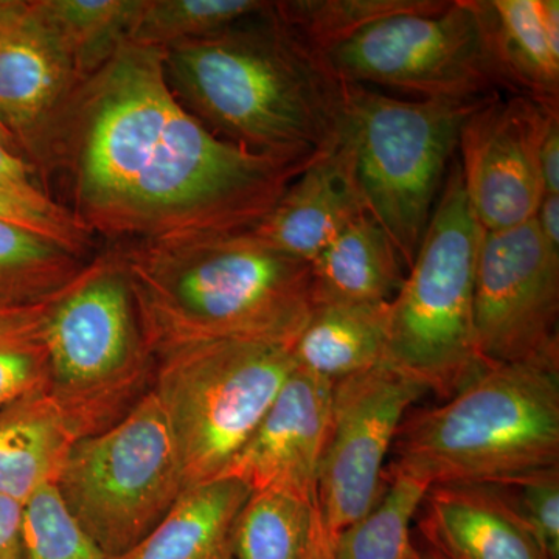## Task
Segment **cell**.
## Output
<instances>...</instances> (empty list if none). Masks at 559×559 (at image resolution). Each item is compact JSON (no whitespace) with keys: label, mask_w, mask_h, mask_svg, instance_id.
Masks as SVG:
<instances>
[{"label":"cell","mask_w":559,"mask_h":559,"mask_svg":"<svg viewBox=\"0 0 559 559\" xmlns=\"http://www.w3.org/2000/svg\"><path fill=\"white\" fill-rule=\"evenodd\" d=\"M316 156L218 138L171 91L164 50L124 43L73 95L51 175L64 171L69 210L94 237L123 245L252 229Z\"/></svg>","instance_id":"6da1fadb"},{"label":"cell","mask_w":559,"mask_h":559,"mask_svg":"<svg viewBox=\"0 0 559 559\" xmlns=\"http://www.w3.org/2000/svg\"><path fill=\"white\" fill-rule=\"evenodd\" d=\"M112 250L156 359L207 341L293 347L316 307L310 263L249 230L123 242Z\"/></svg>","instance_id":"7a4b0ae2"},{"label":"cell","mask_w":559,"mask_h":559,"mask_svg":"<svg viewBox=\"0 0 559 559\" xmlns=\"http://www.w3.org/2000/svg\"><path fill=\"white\" fill-rule=\"evenodd\" d=\"M178 100L218 138L255 153L312 157L340 140L344 83L266 10L164 50Z\"/></svg>","instance_id":"3957f363"},{"label":"cell","mask_w":559,"mask_h":559,"mask_svg":"<svg viewBox=\"0 0 559 559\" xmlns=\"http://www.w3.org/2000/svg\"><path fill=\"white\" fill-rule=\"evenodd\" d=\"M385 473L428 487L491 485L559 466V362L485 366L450 400L412 412Z\"/></svg>","instance_id":"277c9868"},{"label":"cell","mask_w":559,"mask_h":559,"mask_svg":"<svg viewBox=\"0 0 559 559\" xmlns=\"http://www.w3.org/2000/svg\"><path fill=\"white\" fill-rule=\"evenodd\" d=\"M46 340L47 393L76 440L112 428L153 389L157 359L112 248L58 294Z\"/></svg>","instance_id":"5b68a950"},{"label":"cell","mask_w":559,"mask_h":559,"mask_svg":"<svg viewBox=\"0 0 559 559\" xmlns=\"http://www.w3.org/2000/svg\"><path fill=\"white\" fill-rule=\"evenodd\" d=\"M484 229L452 160L417 257L389 307L384 362L447 401L481 369L474 275Z\"/></svg>","instance_id":"8992f818"},{"label":"cell","mask_w":559,"mask_h":559,"mask_svg":"<svg viewBox=\"0 0 559 559\" xmlns=\"http://www.w3.org/2000/svg\"><path fill=\"white\" fill-rule=\"evenodd\" d=\"M487 100H411L344 83L341 135L360 198L407 271L454 160L463 121Z\"/></svg>","instance_id":"52a82bcc"},{"label":"cell","mask_w":559,"mask_h":559,"mask_svg":"<svg viewBox=\"0 0 559 559\" xmlns=\"http://www.w3.org/2000/svg\"><path fill=\"white\" fill-rule=\"evenodd\" d=\"M296 370L290 347L207 341L157 358L153 393L170 425L187 488L218 479Z\"/></svg>","instance_id":"ba28073f"},{"label":"cell","mask_w":559,"mask_h":559,"mask_svg":"<svg viewBox=\"0 0 559 559\" xmlns=\"http://www.w3.org/2000/svg\"><path fill=\"white\" fill-rule=\"evenodd\" d=\"M55 487L70 516L110 558L142 543L186 489L153 390L112 428L76 440Z\"/></svg>","instance_id":"9c48e42d"},{"label":"cell","mask_w":559,"mask_h":559,"mask_svg":"<svg viewBox=\"0 0 559 559\" xmlns=\"http://www.w3.org/2000/svg\"><path fill=\"white\" fill-rule=\"evenodd\" d=\"M342 83L473 103L499 95L474 0L374 22L323 57Z\"/></svg>","instance_id":"30bf717a"},{"label":"cell","mask_w":559,"mask_h":559,"mask_svg":"<svg viewBox=\"0 0 559 559\" xmlns=\"http://www.w3.org/2000/svg\"><path fill=\"white\" fill-rule=\"evenodd\" d=\"M559 252L535 218L485 231L474 275L481 364L559 362Z\"/></svg>","instance_id":"8fae6325"},{"label":"cell","mask_w":559,"mask_h":559,"mask_svg":"<svg viewBox=\"0 0 559 559\" xmlns=\"http://www.w3.org/2000/svg\"><path fill=\"white\" fill-rule=\"evenodd\" d=\"M425 393L384 360L334 384L329 443L318 476V510L334 536L377 506L401 423Z\"/></svg>","instance_id":"7c38bea8"},{"label":"cell","mask_w":559,"mask_h":559,"mask_svg":"<svg viewBox=\"0 0 559 559\" xmlns=\"http://www.w3.org/2000/svg\"><path fill=\"white\" fill-rule=\"evenodd\" d=\"M83 81L36 0H0V130L43 183L51 176L62 117Z\"/></svg>","instance_id":"4fadbf2b"},{"label":"cell","mask_w":559,"mask_h":559,"mask_svg":"<svg viewBox=\"0 0 559 559\" xmlns=\"http://www.w3.org/2000/svg\"><path fill=\"white\" fill-rule=\"evenodd\" d=\"M555 114L559 105L495 95L463 121L457 145L463 189L485 231L535 218L544 198L539 142Z\"/></svg>","instance_id":"5bb4252c"},{"label":"cell","mask_w":559,"mask_h":559,"mask_svg":"<svg viewBox=\"0 0 559 559\" xmlns=\"http://www.w3.org/2000/svg\"><path fill=\"white\" fill-rule=\"evenodd\" d=\"M333 388L294 370L260 425L221 477L252 491L278 489L318 506V476L329 443Z\"/></svg>","instance_id":"9a60e30c"},{"label":"cell","mask_w":559,"mask_h":559,"mask_svg":"<svg viewBox=\"0 0 559 559\" xmlns=\"http://www.w3.org/2000/svg\"><path fill=\"white\" fill-rule=\"evenodd\" d=\"M364 215L367 209L352 157L340 135L286 187L274 207L249 231L271 248L311 263L345 227Z\"/></svg>","instance_id":"2e32d148"},{"label":"cell","mask_w":559,"mask_h":559,"mask_svg":"<svg viewBox=\"0 0 559 559\" xmlns=\"http://www.w3.org/2000/svg\"><path fill=\"white\" fill-rule=\"evenodd\" d=\"M419 510L426 546L447 559H549L506 489L430 487Z\"/></svg>","instance_id":"e0dca14e"},{"label":"cell","mask_w":559,"mask_h":559,"mask_svg":"<svg viewBox=\"0 0 559 559\" xmlns=\"http://www.w3.org/2000/svg\"><path fill=\"white\" fill-rule=\"evenodd\" d=\"M489 60L511 95L559 105L558 0H474Z\"/></svg>","instance_id":"ac0fdd59"},{"label":"cell","mask_w":559,"mask_h":559,"mask_svg":"<svg viewBox=\"0 0 559 559\" xmlns=\"http://www.w3.org/2000/svg\"><path fill=\"white\" fill-rule=\"evenodd\" d=\"M75 441L47 389L0 407V496L25 506L57 481Z\"/></svg>","instance_id":"d6986e66"},{"label":"cell","mask_w":559,"mask_h":559,"mask_svg":"<svg viewBox=\"0 0 559 559\" xmlns=\"http://www.w3.org/2000/svg\"><path fill=\"white\" fill-rule=\"evenodd\" d=\"M316 304H388L407 270L369 213L353 221L310 263Z\"/></svg>","instance_id":"ffe728a7"},{"label":"cell","mask_w":559,"mask_h":559,"mask_svg":"<svg viewBox=\"0 0 559 559\" xmlns=\"http://www.w3.org/2000/svg\"><path fill=\"white\" fill-rule=\"evenodd\" d=\"M388 304H316L290 347L296 369L336 384L384 359Z\"/></svg>","instance_id":"44dd1931"},{"label":"cell","mask_w":559,"mask_h":559,"mask_svg":"<svg viewBox=\"0 0 559 559\" xmlns=\"http://www.w3.org/2000/svg\"><path fill=\"white\" fill-rule=\"evenodd\" d=\"M250 489L221 477L183 489L148 536L114 559H229L231 528Z\"/></svg>","instance_id":"7402d4cb"},{"label":"cell","mask_w":559,"mask_h":559,"mask_svg":"<svg viewBox=\"0 0 559 559\" xmlns=\"http://www.w3.org/2000/svg\"><path fill=\"white\" fill-rule=\"evenodd\" d=\"M83 80L128 43L142 0H36Z\"/></svg>","instance_id":"603a6c76"},{"label":"cell","mask_w":559,"mask_h":559,"mask_svg":"<svg viewBox=\"0 0 559 559\" xmlns=\"http://www.w3.org/2000/svg\"><path fill=\"white\" fill-rule=\"evenodd\" d=\"M451 0H283L272 13L304 46L325 57L374 22L403 13L439 11Z\"/></svg>","instance_id":"cb8c5ba5"},{"label":"cell","mask_w":559,"mask_h":559,"mask_svg":"<svg viewBox=\"0 0 559 559\" xmlns=\"http://www.w3.org/2000/svg\"><path fill=\"white\" fill-rule=\"evenodd\" d=\"M316 506L278 491H252L231 528L229 559H305Z\"/></svg>","instance_id":"d4e9b609"},{"label":"cell","mask_w":559,"mask_h":559,"mask_svg":"<svg viewBox=\"0 0 559 559\" xmlns=\"http://www.w3.org/2000/svg\"><path fill=\"white\" fill-rule=\"evenodd\" d=\"M388 489L377 506L334 539V559H414L412 522L428 485L403 474L385 473Z\"/></svg>","instance_id":"484cf974"},{"label":"cell","mask_w":559,"mask_h":559,"mask_svg":"<svg viewBox=\"0 0 559 559\" xmlns=\"http://www.w3.org/2000/svg\"><path fill=\"white\" fill-rule=\"evenodd\" d=\"M84 266V259L49 238L0 219V304L50 296Z\"/></svg>","instance_id":"4316f807"},{"label":"cell","mask_w":559,"mask_h":559,"mask_svg":"<svg viewBox=\"0 0 559 559\" xmlns=\"http://www.w3.org/2000/svg\"><path fill=\"white\" fill-rule=\"evenodd\" d=\"M62 289L43 299L0 304V407L47 389V318Z\"/></svg>","instance_id":"83f0119b"},{"label":"cell","mask_w":559,"mask_h":559,"mask_svg":"<svg viewBox=\"0 0 559 559\" xmlns=\"http://www.w3.org/2000/svg\"><path fill=\"white\" fill-rule=\"evenodd\" d=\"M263 0H142L128 43L168 49L209 38L266 10Z\"/></svg>","instance_id":"f1b7e54d"},{"label":"cell","mask_w":559,"mask_h":559,"mask_svg":"<svg viewBox=\"0 0 559 559\" xmlns=\"http://www.w3.org/2000/svg\"><path fill=\"white\" fill-rule=\"evenodd\" d=\"M21 559H114L70 516L53 485L40 488L22 513Z\"/></svg>","instance_id":"f546056e"},{"label":"cell","mask_w":559,"mask_h":559,"mask_svg":"<svg viewBox=\"0 0 559 559\" xmlns=\"http://www.w3.org/2000/svg\"><path fill=\"white\" fill-rule=\"evenodd\" d=\"M0 219L49 238L84 259L92 248L91 234L69 207L46 191H20L0 186Z\"/></svg>","instance_id":"4dcf8cb0"},{"label":"cell","mask_w":559,"mask_h":559,"mask_svg":"<svg viewBox=\"0 0 559 559\" xmlns=\"http://www.w3.org/2000/svg\"><path fill=\"white\" fill-rule=\"evenodd\" d=\"M506 489L549 559H559V466L536 471Z\"/></svg>","instance_id":"1f68e13d"},{"label":"cell","mask_w":559,"mask_h":559,"mask_svg":"<svg viewBox=\"0 0 559 559\" xmlns=\"http://www.w3.org/2000/svg\"><path fill=\"white\" fill-rule=\"evenodd\" d=\"M0 186L20 191H46L40 187L35 168L16 151L11 150L2 139H0Z\"/></svg>","instance_id":"d6a6232c"},{"label":"cell","mask_w":559,"mask_h":559,"mask_svg":"<svg viewBox=\"0 0 559 559\" xmlns=\"http://www.w3.org/2000/svg\"><path fill=\"white\" fill-rule=\"evenodd\" d=\"M539 170L544 197L559 194V114L550 117L539 142Z\"/></svg>","instance_id":"836d02e7"},{"label":"cell","mask_w":559,"mask_h":559,"mask_svg":"<svg viewBox=\"0 0 559 559\" xmlns=\"http://www.w3.org/2000/svg\"><path fill=\"white\" fill-rule=\"evenodd\" d=\"M24 506L0 496V559H21Z\"/></svg>","instance_id":"e575fe53"},{"label":"cell","mask_w":559,"mask_h":559,"mask_svg":"<svg viewBox=\"0 0 559 559\" xmlns=\"http://www.w3.org/2000/svg\"><path fill=\"white\" fill-rule=\"evenodd\" d=\"M544 240L559 252V194H546L535 216Z\"/></svg>","instance_id":"d590c367"},{"label":"cell","mask_w":559,"mask_h":559,"mask_svg":"<svg viewBox=\"0 0 559 559\" xmlns=\"http://www.w3.org/2000/svg\"><path fill=\"white\" fill-rule=\"evenodd\" d=\"M334 539L336 536L326 528L316 506L312 514L310 543L305 559H334Z\"/></svg>","instance_id":"8d00e7d4"},{"label":"cell","mask_w":559,"mask_h":559,"mask_svg":"<svg viewBox=\"0 0 559 559\" xmlns=\"http://www.w3.org/2000/svg\"><path fill=\"white\" fill-rule=\"evenodd\" d=\"M414 559H447L443 555H440L439 551L430 549L429 546H426L425 549L418 550L417 555H415Z\"/></svg>","instance_id":"74e56055"}]
</instances>
